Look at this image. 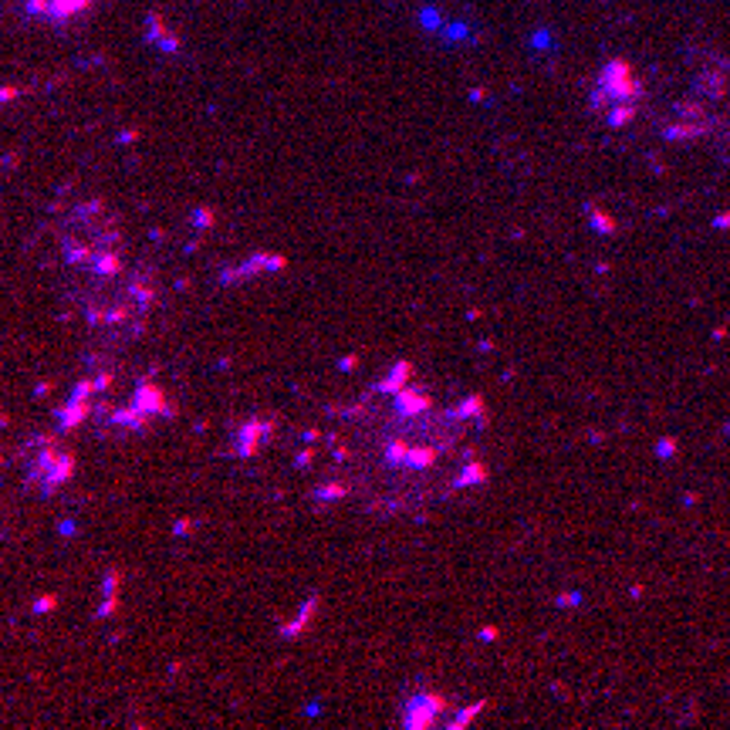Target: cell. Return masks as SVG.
Listing matches in <instances>:
<instances>
[{"instance_id": "obj_5", "label": "cell", "mask_w": 730, "mask_h": 730, "mask_svg": "<svg viewBox=\"0 0 730 730\" xmlns=\"http://www.w3.org/2000/svg\"><path fill=\"white\" fill-rule=\"evenodd\" d=\"M636 115H639V105H636V102H619V105H612V108L605 112V122H609L612 129H626Z\"/></svg>"}, {"instance_id": "obj_8", "label": "cell", "mask_w": 730, "mask_h": 730, "mask_svg": "<svg viewBox=\"0 0 730 730\" xmlns=\"http://www.w3.org/2000/svg\"><path fill=\"white\" fill-rule=\"evenodd\" d=\"M677 440H659V446H656V453H659V457H663V460H666V457H677Z\"/></svg>"}, {"instance_id": "obj_9", "label": "cell", "mask_w": 730, "mask_h": 730, "mask_svg": "<svg viewBox=\"0 0 730 730\" xmlns=\"http://www.w3.org/2000/svg\"><path fill=\"white\" fill-rule=\"evenodd\" d=\"M713 227H717V230H730V213H717V217H713Z\"/></svg>"}, {"instance_id": "obj_2", "label": "cell", "mask_w": 730, "mask_h": 730, "mask_svg": "<svg viewBox=\"0 0 730 730\" xmlns=\"http://www.w3.org/2000/svg\"><path fill=\"white\" fill-rule=\"evenodd\" d=\"M88 7H92V0H27L24 14L61 27V24H71L75 17H81Z\"/></svg>"}, {"instance_id": "obj_6", "label": "cell", "mask_w": 730, "mask_h": 730, "mask_svg": "<svg viewBox=\"0 0 730 730\" xmlns=\"http://www.w3.org/2000/svg\"><path fill=\"white\" fill-rule=\"evenodd\" d=\"M588 220L595 223V230H599V234H616V230H619V223H616L609 213H602L599 207H588Z\"/></svg>"}, {"instance_id": "obj_7", "label": "cell", "mask_w": 730, "mask_h": 730, "mask_svg": "<svg viewBox=\"0 0 730 730\" xmlns=\"http://www.w3.org/2000/svg\"><path fill=\"white\" fill-rule=\"evenodd\" d=\"M480 710H484V704H473V706H467V710H460V717H457L450 727H464V724H470V720H473Z\"/></svg>"}, {"instance_id": "obj_1", "label": "cell", "mask_w": 730, "mask_h": 730, "mask_svg": "<svg viewBox=\"0 0 730 730\" xmlns=\"http://www.w3.org/2000/svg\"><path fill=\"white\" fill-rule=\"evenodd\" d=\"M639 99H643V85H639V78H636L632 65L622 61V58L605 61L602 71H599V81H595V88H592V108L605 115L612 105H619V102L639 105Z\"/></svg>"}, {"instance_id": "obj_4", "label": "cell", "mask_w": 730, "mask_h": 730, "mask_svg": "<svg viewBox=\"0 0 730 730\" xmlns=\"http://www.w3.org/2000/svg\"><path fill=\"white\" fill-rule=\"evenodd\" d=\"M706 129H710V126H706V119H704V122H700V119H690V122H673V126L666 129V139L686 142V139H700Z\"/></svg>"}, {"instance_id": "obj_3", "label": "cell", "mask_w": 730, "mask_h": 730, "mask_svg": "<svg viewBox=\"0 0 730 730\" xmlns=\"http://www.w3.org/2000/svg\"><path fill=\"white\" fill-rule=\"evenodd\" d=\"M443 710H446L443 697H436V693H419V697H413V700L406 704L402 724H406V727H433L436 717H440Z\"/></svg>"}]
</instances>
